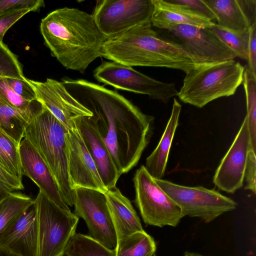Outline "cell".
<instances>
[{
  "label": "cell",
  "mask_w": 256,
  "mask_h": 256,
  "mask_svg": "<svg viewBox=\"0 0 256 256\" xmlns=\"http://www.w3.org/2000/svg\"><path fill=\"white\" fill-rule=\"evenodd\" d=\"M61 82L72 96L92 113L120 176L135 166L152 134L154 117L104 86L67 78Z\"/></svg>",
  "instance_id": "6da1fadb"
},
{
  "label": "cell",
  "mask_w": 256,
  "mask_h": 256,
  "mask_svg": "<svg viewBox=\"0 0 256 256\" xmlns=\"http://www.w3.org/2000/svg\"><path fill=\"white\" fill-rule=\"evenodd\" d=\"M40 30L51 55L66 69L82 74L100 56L107 38L92 14L76 8L64 7L50 12L42 20Z\"/></svg>",
  "instance_id": "7a4b0ae2"
},
{
  "label": "cell",
  "mask_w": 256,
  "mask_h": 256,
  "mask_svg": "<svg viewBox=\"0 0 256 256\" xmlns=\"http://www.w3.org/2000/svg\"><path fill=\"white\" fill-rule=\"evenodd\" d=\"M100 56L131 67L166 68L185 73L202 64L181 47L162 38L152 28L151 22L107 38Z\"/></svg>",
  "instance_id": "3957f363"
},
{
  "label": "cell",
  "mask_w": 256,
  "mask_h": 256,
  "mask_svg": "<svg viewBox=\"0 0 256 256\" xmlns=\"http://www.w3.org/2000/svg\"><path fill=\"white\" fill-rule=\"evenodd\" d=\"M68 129L40 102L24 138L36 149L55 178L64 202L74 206V190L70 186L66 156Z\"/></svg>",
  "instance_id": "277c9868"
},
{
  "label": "cell",
  "mask_w": 256,
  "mask_h": 256,
  "mask_svg": "<svg viewBox=\"0 0 256 256\" xmlns=\"http://www.w3.org/2000/svg\"><path fill=\"white\" fill-rule=\"evenodd\" d=\"M244 66L234 60L203 64L186 73L178 96L202 108L210 102L234 95L242 83Z\"/></svg>",
  "instance_id": "5b68a950"
},
{
  "label": "cell",
  "mask_w": 256,
  "mask_h": 256,
  "mask_svg": "<svg viewBox=\"0 0 256 256\" xmlns=\"http://www.w3.org/2000/svg\"><path fill=\"white\" fill-rule=\"evenodd\" d=\"M38 229V256H62L76 233L79 218L39 190L34 200Z\"/></svg>",
  "instance_id": "8992f818"
},
{
  "label": "cell",
  "mask_w": 256,
  "mask_h": 256,
  "mask_svg": "<svg viewBox=\"0 0 256 256\" xmlns=\"http://www.w3.org/2000/svg\"><path fill=\"white\" fill-rule=\"evenodd\" d=\"M158 185L180 208L184 216L198 218L210 222L222 214L234 210L237 203L214 189L190 187L163 179H155Z\"/></svg>",
  "instance_id": "52a82bcc"
},
{
  "label": "cell",
  "mask_w": 256,
  "mask_h": 256,
  "mask_svg": "<svg viewBox=\"0 0 256 256\" xmlns=\"http://www.w3.org/2000/svg\"><path fill=\"white\" fill-rule=\"evenodd\" d=\"M134 202L147 225L176 226L184 216L180 207L158 185L144 166L133 178Z\"/></svg>",
  "instance_id": "ba28073f"
},
{
  "label": "cell",
  "mask_w": 256,
  "mask_h": 256,
  "mask_svg": "<svg viewBox=\"0 0 256 256\" xmlns=\"http://www.w3.org/2000/svg\"><path fill=\"white\" fill-rule=\"evenodd\" d=\"M99 82L116 88L148 95L151 99L166 103L178 90L174 83L160 82L115 62H103L94 71Z\"/></svg>",
  "instance_id": "9c48e42d"
},
{
  "label": "cell",
  "mask_w": 256,
  "mask_h": 256,
  "mask_svg": "<svg viewBox=\"0 0 256 256\" xmlns=\"http://www.w3.org/2000/svg\"><path fill=\"white\" fill-rule=\"evenodd\" d=\"M154 7L152 0H97L92 16L101 32L109 38L151 22Z\"/></svg>",
  "instance_id": "30bf717a"
},
{
  "label": "cell",
  "mask_w": 256,
  "mask_h": 256,
  "mask_svg": "<svg viewBox=\"0 0 256 256\" xmlns=\"http://www.w3.org/2000/svg\"><path fill=\"white\" fill-rule=\"evenodd\" d=\"M160 32L162 38L181 47L202 64L236 58L208 28L178 24L167 26Z\"/></svg>",
  "instance_id": "8fae6325"
},
{
  "label": "cell",
  "mask_w": 256,
  "mask_h": 256,
  "mask_svg": "<svg viewBox=\"0 0 256 256\" xmlns=\"http://www.w3.org/2000/svg\"><path fill=\"white\" fill-rule=\"evenodd\" d=\"M74 214L85 221L88 236L114 250L116 235L104 193L92 189H74Z\"/></svg>",
  "instance_id": "7c38bea8"
},
{
  "label": "cell",
  "mask_w": 256,
  "mask_h": 256,
  "mask_svg": "<svg viewBox=\"0 0 256 256\" xmlns=\"http://www.w3.org/2000/svg\"><path fill=\"white\" fill-rule=\"evenodd\" d=\"M33 89L36 100L46 108L68 130L74 126V121L92 113L76 100L61 82L47 78L38 82L25 78Z\"/></svg>",
  "instance_id": "4fadbf2b"
},
{
  "label": "cell",
  "mask_w": 256,
  "mask_h": 256,
  "mask_svg": "<svg viewBox=\"0 0 256 256\" xmlns=\"http://www.w3.org/2000/svg\"><path fill=\"white\" fill-rule=\"evenodd\" d=\"M66 146L71 188L73 190L76 188L92 189L105 194L107 190L75 126L68 130L66 134Z\"/></svg>",
  "instance_id": "5bb4252c"
},
{
  "label": "cell",
  "mask_w": 256,
  "mask_h": 256,
  "mask_svg": "<svg viewBox=\"0 0 256 256\" xmlns=\"http://www.w3.org/2000/svg\"><path fill=\"white\" fill-rule=\"evenodd\" d=\"M250 148L246 116L233 142L214 173L213 182L218 189L234 194L243 186L247 156Z\"/></svg>",
  "instance_id": "9a60e30c"
},
{
  "label": "cell",
  "mask_w": 256,
  "mask_h": 256,
  "mask_svg": "<svg viewBox=\"0 0 256 256\" xmlns=\"http://www.w3.org/2000/svg\"><path fill=\"white\" fill-rule=\"evenodd\" d=\"M0 246L17 256H38V229L34 201L0 234Z\"/></svg>",
  "instance_id": "2e32d148"
},
{
  "label": "cell",
  "mask_w": 256,
  "mask_h": 256,
  "mask_svg": "<svg viewBox=\"0 0 256 256\" xmlns=\"http://www.w3.org/2000/svg\"><path fill=\"white\" fill-rule=\"evenodd\" d=\"M74 123L94 161L104 186L107 190L116 186L120 176L92 116L80 117Z\"/></svg>",
  "instance_id": "e0dca14e"
},
{
  "label": "cell",
  "mask_w": 256,
  "mask_h": 256,
  "mask_svg": "<svg viewBox=\"0 0 256 256\" xmlns=\"http://www.w3.org/2000/svg\"><path fill=\"white\" fill-rule=\"evenodd\" d=\"M22 174L29 178L50 199L60 208L70 210L64 202L58 183L34 146L26 138L20 144Z\"/></svg>",
  "instance_id": "ac0fdd59"
},
{
  "label": "cell",
  "mask_w": 256,
  "mask_h": 256,
  "mask_svg": "<svg viewBox=\"0 0 256 256\" xmlns=\"http://www.w3.org/2000/svg\"><path fill=\"white\" fill-rule=\"evenodd\" d=\"M115 229L117 242L134 233L144 230L130 200L116 186L105 193Z\"/></svg>",
  "instance_id": "d6986e66"
},
{
  "label": "cell",
  "mask_w": 256,
  "mask_h": 256,
  "mask_svg": "<svg viewBox=\"0 0 256 256\" xmlns=\"http://www.w3.org/2000/svg\"><path fill=\"white\" fill-rule=\"evenodd\" d=\"M152 26L160 30L174 25L186 24L210 28L214 23L174 0H152Z\"/></svg>",
  "instance_id": "ffe728a7"
},
{
  "label": "cell",
  "mask_w": 256,
  "mask_h": 256,
  "mask_svg": "<svg viewBox=\"0 0 256 256\" xmlns=\"http://www.w3.org/2000/svg\"><path fill=\"white\" fill-rule=\"evenodd\" d=\"M182 106L174 98L170 116L156 148L147 158L144 166L155 179H162L167 165L170 148L179 124Z\"/></svg>",
  "instance_id": "44dd1931"
},
{
  "label": "cell",
  "mask_w": 256,
  "mask_h": 256,
  "mask_svg": "<svg viewBox=\"0 0 256 256\" xmlns=\"http://www.w3.org/2000/svg\"><path fill=\"white\" fill-rule=\"evenodd\" d=\"M213 12L218 26L236 32L248 30L252 25L243 0H204Z\"/></svg>",
  "instance_id": "7402d4cb"
},
{
  "label": "cell",
  "mask_w": 256,
  "mask_h": 256,
  "mask_svg": "<svg viewBox=\"0 0 256 256\" xmlns=\"http://www.w3.org/2000/svg\"><path fill=\"white\" fill-rule=\"evenodd\" d=\"M30 112L20 110L0 102V128L20 144L25 129L32 119L38 106Z\"/></svg>",
  "instance_id": "603a6c76"
},
{
  "label": "cell",
  "mask_w": 256,
  "mask_h": 256,
  "mask_svg": "<svg viewBox=\"0 0 256 256\" xmlns=\"http://www.w3.org/2000/svg\"><path fill=\"white\" fill-rule=\"evenodd\" d=\"M156 250L154 240L144 230L118 240L115 253L116 256H152Z\"/></svg>",
  "instance_id": "cb8c5ba5"
},
{
  "label": "cell",
  "mask_w": 256,
  "mask_h": 256,
  "mask_svg": "<svg viewBox=\"0 0 256 256\" xmlns=\"http://www.w3.org/2000/svg\"><path fill=\"white\" fill-rule=\"evenodd\" d=\"M66 256H116L110 250L88 235L76 232L70 238L64 250Z\"/></svg>",
  "instance_id": "d4e9b609"
},
{
  "label": "cell",
  "mask_w": 256,
  "mask_h": 256,
  "mask_svg": "<svg viewBox=\"0 0 256 256\" xmlns=\"http://www.w3.org/2000/svg\"><path fill=\"white\" fill-rule=\"evenodd\" d=\"M34 202L30 196L12 192L0 203V234Z\"/></svg>",
  "instance_id": "484cf974"
},
{
  "label": "cell",
  "mask_w": 256,
  "mask_h": 256,
  "mask_svg": "<svg viewBox=\"0 0 256 256\" xmlns=\"http://www.w3.org/2000/svg\"><path fill=\"white\" fill-rule=\"evenodd\" d=\"M20 144L0 128V158L4 168L12 175L22 180Z\"/></svg>",
  "instance_id": "4316f807"
},
{
  "label": "cell",
  "mask_w": 256,
  "mask_h": 256,
  "mask_svg": "<svg viewBox=\"0 0 256 256\" xmlns=\"http://www.w3.org/2000/svg\"><path fill=\"white\" fill-rule=\"evenodd\" d=\"M242 83L246 103V117L250 136V146L256 152V76L244 66Z\"/></svg>",
  "instance_id": "83f0119b"
},
{
  "label": "cell",
  "mask_w": 256,
  "mask_h": 256,
  "mask_svg": "<svg viewBox=\"0 0 256 256\" xmlns=\"http://www.w3.org/2000/svg\"><path fill=\"white\" fill-rule=\"evenodd\" d=\"M236 57L248 60L249 29L238 32L222 28L216 23L208 28Z\"/></svg>",
  "instance_id": "f1b7e54d"
},
{
  "label": "cell",
  "mask_w": 256,
  "mask_h": 256,
  "mask_svg": "<svg viewBox=\"0 0 256 256\" xmlns=\"http://www.w3.org/2000/svg\"><path fill=\"white\" fill-rule=\"evenodd\" d=\"M17 56L4 42L0 44V79L24 78Z\"/></svg>",
  "instance_id": "f546056e"
},
{
  "label": "cell",
  "mask_w": 256,
  "mask_h": 256,
  "mask_svg": "<svg viewBox=\"0 0 256 256\" xmlns=\"http://www.w3.org/2000/svg\"><path fill=\"white\" fill-rule=\"evenodd\" d=\"M0 102L14 108L26 112L34 110L38 102L28 101L17 94L10 86L5 78L0 79Z\"/></svg>",
  "instance_id": "4dcf8cb0"
},
{
  "label": "cell",
  "mask_w": 256,
  "mask_h": 256,
  "mask_svg": "<svg viewBox=\"0 0 256 256\" xmlns=\"http://www.w3.org/2000/svg\"><path fill=\"white\" fill-rule=\"evenodd\" d=\"M44 5L42 0H0V16L22 9L36 12Z\"/></svg>",
  "instance_id": "1f68e13d"
},
{
  "label": "cell",
  "mask_w": 256,
  "mask_h": 256,
  "mask_svg": "<svg viewBox=\"0 0 256 256\" xmlns=\"http://www.w3.org/2000/svg\"><path fill=\"white\" fill-rule=\"evenodd\" d=\"M174 1L214 22H216L214 13L204 0H174Z\"/></svg>",
  "instance_id": "d6a6232c"
},
{
  "label": "cell",
  "mask_w": 256,
  "mask_h": 256,
  "mask_svg": "<svg viewBox=\"0 0 256 256\" xmlns=\"http://www.w3.org/2000/svg\"><path fill=\"white\" fill-rule=\"evenodd\" d=\"M256 152L250 148L248 152L244 180L246 182L245 189L252 191L254 194L256 192Z\"/></svg>",
  "instance_id": "836d02e7"
},
{
  "label": "cell",
  "mask_w": 256,
  "mask_h": 256,
  "mask_svg": "<svg viewBox=\"0 0 256 256\" xmlns=\"http://www.w3.org/2000/svg\"><path fill=\"white\" fill-rule=\"evenodd\" d=\"M24 78H5L10 86L17 94L24 99L34 102L36 101L34 91L30 84Z\"/></svg>",
  "instance_id": "e575fe53"
},
{
  "label": "cell",
  "mask_w": 256,
  "mask_h": 256,
  "mask_svg": "<svg viewBox=\"0 0 256 256\" xmlns=\"http://www.w3.org/2000/svg\"><path fill=\"white\" fill-rule=\"evenodd\" d=\"M30 12L28 9H22L0 16V44L3 42V38L7 30L21 18Z\"/></svg>",
  "instance_id": "d590c367"
},
{
  "label": "cell",
  "mask_w": 256,
  "mask_h": 256,
  "mask_svg": "<svg viewBox=\"0 0 256 256\" xmlns=\"http://www.w3.org/2000/svg\"><path fill=\"white\" fill-rule=\"evenodd\" d=\"M247 62V67L256 76V23L252 24L249 28Z\"/></svg>",
  "instance_id": "8d00e7d4"
},
{
  "label": "cell",
  "mask_w": 256,
  "mask_h": 256,
  "mask_svg": "<svg viewBox=\"0 0 256 256\" xmlns=\"http://www.w3.org/2000/svg\"><path fill=\"white\" fill-rule=\"evenodd\" d=\"M0 185L10 192L16 190H22L24 188L22 180L12 175L0 165Z\"/></svg>",
  "instance_id": "74e56055"
},
{
  "label": "cell",
  "mask_w": 256,
  "mask_h": 256,
  "mask_svg": "<svg viewBox=\"0 0 256 256\" xmlns=\"http://www.w3.org/2000/svg\"><path fill=\"white\" fill-rule=\"evenodd\" d=\"M12 192L0 185V203Z\"/></svg>",
  "instance_id": "f35d334b"
},
{
  "label": "cell",
  "mask_w": 256,
  "mask_h": 256,
  "mask_svg": "<svg viewBox=\"0 0 256 256\" xmlns=\"http://www.w3.org/2000/svg\"><path fill=\"white\" fill-rule=\"evenodd\" d=\"M0 256H17L0 246Z\"/></svg>",
  "instance_id": "ab89813d"
},
{
  "label": "cell",
  "mask_w": 256,
  "mask_h": 256,
  "mask_svg": "<svg viewBox=\"0 0 256 256\" xmlns=\"http://www.w3.org/2000/svg\"><path fill=\"white\" fill-rule=\"evenodd\" d=\"M184 256H206L202 255L201 254L194 252H186L184 254Z\"/></svg>",
  "instance_id": "60d3db41"
},
{
  "label": "cell",
  "mask_w": 256,
  "mask_h": 256,
  "mask_svg": "<svg viewBox=\"0 0 256 256\" xmlns=\"http://www.w3.org/2000/svg\"><path fill=\"white\" fill-rule=\"evenodd\" d=\"M0 165L1 166H2L3 168H4V166H3V165H2V161H1L0 158Z\"/></svg>",
  "instance_id": "b9f144b4"
},
{
  "label": "cell",
  "mask_w": 256,
  "mask_h": 256,
  "mask_svg": "<svg viewBox=\"0 0 256 256\" xmlns=\"http://www.w3.org/2000/svg\"><path fill=\"white\" fill-rule=\"evenodd\" d=\"M152 256H156V254L154 253Z\"/></svg>",
  "instance_id": "7bdbcfd3"
},
{
  "label": "cell",
  "mask_w": 256,
  "mask_h": 256,
  "mask_svg": "<svg viewBox=\"0 0 256 256\" xmlns=\"http://www.w3.org/2000/svg\"><path fill=\"white\" fill-rule=\"evenodd\" d=\"M62 256H66V255H65V254H63V255H62Z\"/></svg>",
  "instance_id": "ee69618b"
}]
</instances>
